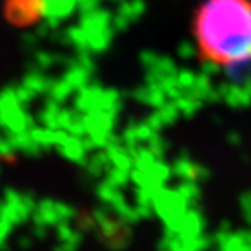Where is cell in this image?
Masks as SVG:
<instances>
[{"label": "cell", "instance_id": "cell-1", "mask_svg": "<svg viewBox=\"0 0 251 251\" xmlns=\"http://www.w3.org/2000/svg\"><path fill=\"white\" fill-rule=\"evenodd\" d=\"M191 31L196 54L217 69L251 64V0H202Z\"/></svg>", "mask_w": 251, "mask_h": 251}, {"label": "cell", "instance_id": "cell-2", "mask_svg": "<svg viewBox=\"0 0 251 251\" xmlns=\"http://www.w3.org/2000/svg\"><path fill=\"white\" fill-rule=\"evenodd\" d=\"M5 13L13 23H31L41 13V0H7Z\"/></svg>", "mask_w": 251, "mask_h": 251}]
</instances>
